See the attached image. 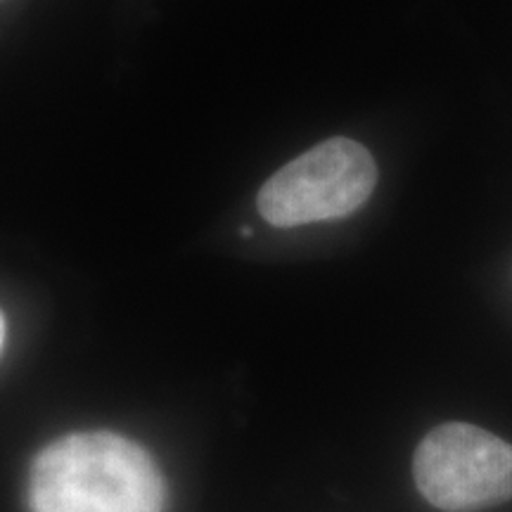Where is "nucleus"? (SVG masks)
Wrapping results in <instances>:
<instances>
[{
    "label": "nucleus",
    "mask_w": 512,
    "mask_h": 512,
    "mask_svg": "<svg viewBox=\"0 0 512 512\" xmlns=\"http://www.w3.org/2000/svg\"><path fill=\"white\" fill-rule=\"evenodd\" d=\"M164 498L150 453L114 432L69 434L31 465V512H162Z\"/></svg>",
    "instance_id": "obj_1"
},
{
    "label": "nucleus",
    "mask_w": 512,
    "mask_h": 512,
    "mask_svg": "<svg viewBox=\"0 0 512 512\" xmlns=\"http://www.w3.org/2000/svg\"><path fill=\"white\" fill-rule=\"evenodd\" d=\"M377 185L375 159L349 138L325 140L268 178L256 197L261 219L275 228L344 219Z\"/></svg>",
    "instance_id": "obj_2"
},
{
    "label": "nucleus",
    "mask_w": 512,
    "mask_h": 512,
    "mask_svg": "<svg viewBox=\"0 0 512 512\" xmlns=\"http://www.w3.org/2000/svg\"><path fill=\"white\" fill-rule=\"evenodd\" d=\"M413 479L444 512H477L512 498V444L467 422L434 427L415 448Z\"/></svg>",
    "instance_id": "obj_3"
},
{
    "label": "nucleus",
    "mask_w": 512,
    "mask_h": 512,
    "mask_svg": "<svg viewBox=\"0 0 512 512\" xmlns=\"http://www.w3.org/2000/svg\"><path fill=\"white\" fill-rule=\"evenodd\" d=\"M3 339H5V318L0 313V349H3Z\"/></svg>",
    "instance_id": "obj_4"
}]
</instances>
